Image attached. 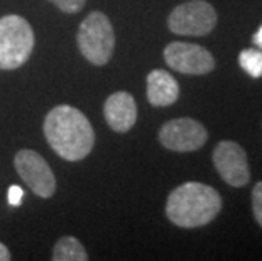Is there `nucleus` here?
I'll return each mask as SVG.
<instances>
[{"label": "nucleus", "instance_id": "1", "mask_svg": "<svg viewBox=\"0 0 262 261\" xmlns=\"http://www.w3.org/2000/svg\"><path fill=\"white\" fill-rule=\"evenodd\" d=\"M42 129L53 151L66 161H80L93 149L95 132L90 121L71 105H58L49 110Z\"/></svg>", "mask_w": 262, "mask_h": 261}, {"label": "nucleus", "instance_id": "2", "mask_svg": "<svg viewBox=\"0 0 262 261\" xmlns=\"http://www.w3.org/2000/svg\"><path fill=\"white\" fill-rule=\"evenodd\" d=\"M222 210V197L213 187L198 182L174 188L166 202V215L178 227L193 229L210 224Z\"/></svg>", "mask_w": 262, "mask_h": 261}, {"label": "nucleus", "instance_id": "3", "mask_svg": "<svg viewBox=\"0 0 262 261\" xmlns=\"http://www.w3.org/2000/svg\"><path fill=\"white\" fill-rule=\"evenodd\" d=\"M34 49V31L20 15L0 19V70H15L29 59Z\"/></svg>", "mask_w": 262, "mask_h": 261}, {"label": "nucleus", "instance_id": "4", "mask_svg": "<svg viewBox=\"0 0 262 261\" xmlns=\"http://www.w3.org/2000/svg\"><path fill=\"white\" fill-rule=\"evenodd\" d=\"M78 48L92 65H107L114 54L115 32L110 19L103 12L88 14L78 31Z\"/></svg>", "mask_w": 262, "mask_h": 261}, {"label": "nucleus", "instance_id": "5", "mask_svg": "<svg viewBox=\"0 0 262 261\" xmlns=\"http://www.w3.org/2000/svg\"><path fill=\"white\" fill-rule=\"evenodd\" d=\"M216 12L205 0L185 2L172 10L168 17L171 32L180 36H206L215 29Z\"/></svg>", "mask_w": 262, "mask_h": 261}, {"label": "nucleus", "instance_id": "6", "mask_svg": "<svg viewBox=\"0 0 262 261\" xmlns=\"http://www.w3.org/2000/svg\"><path fill=\"white\" fill-rule=\"evenodd\" d=\"M14 163L22 182L31 188L32 193L41 198L53 197L56 192V178L41 154L32 149H20L15 154Z\"/></svg>", "mask_w": 262, "mask_h": 261}, {"label": "nucleus", "instance_id": "7", "mask_svg": "<svg viewBox=\"0 0 262 261\" xmlns=\"http://www.w3.org/2000/svg\"><path fill=\"white\" fill-rule=\"evenodd\" d=\"M206 139H208V132L205 126L189 117L168 121L159 131L161 144L169 151L178 153L196 151L205 146Z\"/></svg>", "mask_w": 262, "mask_h": 261}, {"label": "nucleus", "instance_id": "8", "mask_svg": "<svg viewBox=\"0 0 262 261\" xmlns=\"http://www.w3.org/2000/svg\"><path fill=\"white\" fill-rule=\"evenodd\" d=\"M164 59L169 68L185 75H206L215 68V58L208 49L193 43H169L164 48Z\"/></svg>", "mask_w": 262, "mask_h": 261}, {"label": "nucleus", "instance_id": "9", "mask_svg": "<svg viewBox=\"0 0 262 261\" xmlns=\"http://www.w3.org/2000/svg\"><path fill=\"white\" fill-rule=\"evenodd\" d=\"M213 165L222 180L230 187L241 188L250 182L247 154L233 141H222L213 151Z\"/></svg>", "mask_w": 262, "mask_h": 261}, {"label": "nucleus", "instance_id": "10", "mask_svg": "<svg viewBox=\"0 0 262 261\" xmlns=\"http://www.w3.org/2000/svg\"><path fill=\"white\" fill-rule=\"evenodd\" d=\"M103 114L115 132H129L137 121V105L129 92H115L105 102Z\"/></svg>", "mask_w": 262, "mask_h": 261}, {"label": "nucleus", "instance_id": "11", "mask_svg": "<svg viewBox=\"0 0 262 261\" xmlns=\"http://www.w3.org/2000/svg\"><path fill=\"white\" fill-rule=\"evenodd\" d=\"M180 98V85L164 70H152L147 75V101L154 107H168Z\"/></svg>", "mask_w": 262, "mask_h": 261}, {"label": "nucleus", "instance_id": "12", "mask_svg": "<svg viewBox=\"0 0 262 261\" xmlns=\"http://www.w3.org/2000/svg\"><path fill=\"white\" fill-rule=\"evenodd\" d=\"M54 261H86L88 254L83 244L73 236H64L56 243L53 249Z\"/></svg>", "mask_w": 262, "mask_h": 261}, {"label": "nucleus", "instance_id": "13", "mask_svg": "<svg viewBox=\"0 0 262 261\" xmlns=\"http://www.w3.org/2000/svg\"><path fill=\"white\" fill-rule=\"evenodd\" d=\"M238 63L242 70L252 78H260L262 76V51L259 49H244L238 54Z\"/></svg>", "mask_w": 262, "mask_h": 261}, {"label": "nucleus", "instance_id": "14", "mask_svg": "<svg viewBox=\"0 0 262 261\" xmlns=\"http://www.w3.org/2000/svg\"><path fill=\"white\" fill-rule=\"evenodd\" d=\"M252 210L257 224L262 227V182H257L252 190Z\"/></svg>", "mask_w": 262, "mask_h": 261}, {"label": "nucleus", "instance_id": "15", "mask_svg": "<svg viewBox=\"0 0 262 261\" xmlns=\"http://www.w3.org/2000/svg\"><path fill=\"white\" fill-rule=\"evenodd\" d=\"M49 2H53L59 10H63L66 14H75L85 7L86 0H49Z\"/></svg>", "mask_w": 262, "mask_h": 261}, {"label": "nucleus", "instance_id": "16", "mask_svg": "<svg viewBox=\"0 0 262 261\" xmlns=\"http://www.w3.org/2000/svg\"><path fill=\"white\" fill-rule=\"evenodd\" d=\"M22 197H24V190L17 185H12L9 188V204L10 205H19Z\"/></svg>", "mask_w": 262, "mask_h": 261}, {"label": "nucleus", "instance_id": "17", "mask_svg": "<svg viewBox=\"0 0 262 261\" xmlns=\"http://www.w3.org/2000/svg\"><path fill=\"white\" fill-rule=\"evenodd\" d=\"M10 259V251L5 244L0 243V261H9Z\"/></svg>", "mask_w": 262, "mask_h": 261}, {"label": "nucleus", "instance_id": "18", "mask_svg": "<svg viewBox=\"0 0 262 261\" xmlns=\"http://www.w3.org/2000/svg\"><path fill=\"white\" fill-rule=\"evenodd\" d=\"M252 43H254L255 46H257L259 49H262V26L259 27V31L254 34V37H252Z\"/></svg>", "mask_w": 262, "mask_h": 261}]
</instances>
